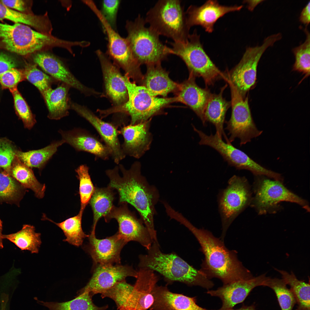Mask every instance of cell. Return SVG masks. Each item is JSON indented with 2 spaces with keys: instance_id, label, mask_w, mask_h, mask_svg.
<instances>
[{
  "instance_id": "obj_22",
  "label": "cell",
  "mask_w": 310,
  "mask_h": 310,
  "mask_svg": "<svg viewBox=\"0 0 310 310\" xmlns=\"http://www.w3.org/2000/svg\"><path fill=\"white\" fill-rule=\"evenodd\" d=\"M34 62L54 78L85 94L98 93L82 84L72 74L62 61L53 55L44 52L35 54Z\"/></svg>"
},
{
  "instance_id": "obj_13",
  "label": "cell",
  "mask_w": 310,
  "mask_h": 310,
  "mask_svg": "<svg viewBox=\"0 0 310 310\" xmlns=\"http://www.w3.org/2000/svg\"><path fill=\"white\" fill-rule=\"evenodd\" d=\"M195 131L200 138V145L208 146L215 149L229 165L239 170H249L256 176H265L274 179L277 178V173L261 166L231 143L224 142L216 133L208 135L197 129Z\"/></svg>"
},
{
  "instance_id": "obj_3",
  "label": "cell",
  "mask_w": 310,
  "mask_h": 310,
  "mask_svg": "<svg viewBox=\"0 0 310 310\" xmlns=\"http://www.w3.org/2000/svg\"><path fill=\"white\" fill-rule=\"evenodd\" d=\"M147 250V254L139 255V268L156 271L170 282H179L208 289L214 286L210 279L200 270L194 268L175 253L162 252L158 242H153Z\"/></svg>"
},
{
  "instance_id": "obj_54",
  "label": "cell",
  "mask_w": 310,
  "mask_h": 310,
  "mask_svg": "<svg viewBox=\"0 0 310 310\" xmlns=\"http://www.w3.org/2000/svg\"><path fill=\"white\" fill-rule=\"evenodd\" d=\"M229 310H256L254 305L245 306L243 305L239 309H233Z\"/></svg>"
},
{
  "instance_id": "obj_4",
  "label": "cell",
  "mask_w": 310,
  "mask_h": 310,
  "mask_svg": "<svg viewBox=\"0 0 310 310\" xmlns=\"http://www.w3.org/2000/svg\"><path fill=\"white\" fill-rule=\"evenodd\" d=\"M128 99L121 104L105 110H98L101 118L111 114L121 113L131 117L130 124L147 121L168 104L176 101L175 97L160 98L154 96L144 86H138L124 76Z\"/></svg>"
},
{
  "instance_id": "obj_36",
  "label": "cell",
  "mask_w": 310,
  "mask_h": 310,
  "mask_svg": "<svg viewBox=\"0 0 310 310\" xmlns=\"http://www.w3.org/2000/svg\"><path fill=\"white\" fill-rule=\"evenodd\" d=\"M83 212L80 210L77 215L60 223L55 222L44 215L43 218L53 222L62 230L66 237L63 241L79 247L82 245L84 239L89 236L84 232L82 228V218Z\"/></svg>"
},
{
  "instance_id": "obj_12",
  "label": "cell",
  "mask_w": 310,
  "mask_h": 310,
  "mask_svg": "<svg viewBox=\"0 0 310 310\" xmlns=\"http://www.w3.org/2000/svg\"><path fill=\"white\" fill-rule=\"evenodd\" d=\"M282 181L267 179H259L254 184V197L250 204L259 214L273 211L282 202L297 204L309 212L307 202L286 188Z\"/></svg>"
},
{
  "instance_id": "obj_30",
  "label": "cell",
  "mask_w": 310,
  "mask_h": 310,
  "mask_svg": "<svg viewBox=\"0 0 310 310\" xmlns=\"http://www.w3.org/2000/svg\"><path fill=\"white\" fill-rule=\"evenodd\" d=\"M70 87L63 83L55 89L51 88L42 95L48 111V117L59 120L69 114L70 108L68 92Z\"/></svg>"
},
{
  "instance_id": "obj_43",
  "label": "cell",
  "mask_w": 310,
  "mask_h": 310,
  "mask_svg": "<svg viewBox=\"0 0 310 310\" xmlns=\"http://www.w3.org/2000/svg\"><path fill=\"white\" fill-rule=\"evenodd\" d=\"M10 92L13 96L17 115L22 121L25 128L30 129L36 123L35 115L17 88Z\"/></svg>"
},
{
  "instance_id": "obj_53",
  "label": "cell",
  "mask_w": 310,
  "mask_h": 310,
  "mask_svg": "<svg viewBox=\"0 0 310 310\" xmlns=\"http://www.w3.org/2000/svg\"><path fill=\"white\" fill-rule=\"evenodd\" d=\"M264 1L262 0H246L243 1L244 3H246L247 7L249 10L252 11L255 7L259 4Z\"/></svg>"
},
{
  "instance_id": "obj_33",
  "label": "cell",
  "mask_w": 310,
  "mask_h": 310,
  "mask_svg": "<svg viewBox=\"0 0 310 310\" xmlns=\"http://www.w3.org/2000/svg\"><path fill=\"white\" fill-rule=\"evenodd\" d=\"M65 142L62 140L55 141L42 148L26 152L16 151V155L23 163L32 168H37L42 170L58 148Z\"/></svg>"
},
{
  "instance_id": "obj_40",
  "label": "cell",
  "mask_w": 310,
  "mask_h": 310,
  "mask_svg": "<svg viewBox=\"0 0 310 310\" xmlns=\"http://www.w3.org/2000/svg\"><path fill=\"white\" fill-rule=\"evenodd\" d=\"M304 30L306 35L305 41L292 50L295 57L293 69L308 76L310 71V34L307 28Z\"/></svg>"
},
{
  "instance_id": "obj_9",
  "label": "cell",
  "mask_w": 310,
  "mask_h": 310,
  "mask_svg": "<svg viewBox=\"0 0 310 310\" xmlns=\"http://www.w3.org/2000/svg\"><path fill=\"white\" fill-rule=\"evenodd\" d=\"M251 199L250 187L246 178L236 175L231 177L227 187L220 193L218 199L222 230L220 239L222 241H224L233 221L250 204Z\"/></svg>"
},
{
  "instance_id": "obj_10",
  "label": "cell",
  "mask_w": 310,
  "mask_h": 310,
  "mask_svg": "<svg viewBox=\"0 0 310 310\" xmlns=\"http://www.w3.org/2000/svg\"><path fill=\"white\" fill-rule=\"evenodd\" d=\"M227 82L230 89L232 111L230 119L226 122L225 129L230 136L229 142L231 143L238 138L241 146L259 136L263 131L257 128L253 121L248 97L243 98L230 83Z\"/></svg>"
},
{
  "instance_id": "obj_26",
  "label": "cell",
  "mask_w": 310,
  "mask_h": 310,
  "mask_svg": "<svg viewBox=\"0 0 310 310\" xmlns=\"http://www.w3.org/2000/svg\"><path fill=\"white\" fill-rule=\"evenodd\" d=\"M131 298L130 308L135 310H147L154 302V289L159 280L152 270L139 268Z\"/></svg>"
},
{
  "instance_id": "obj_7",
  "label": "cell",
  "mask_w": 310,
  "mask_h": 310,
  "mask_svg": "<svg viewBox=\"0 0 310 310\" xmlns=\"http://www.w3.org/2000/svg\"><path fill=\"white\" fill-rule=\"evenodd\" d=\"M171 54L176 55L184 62L195 77H201L206 86L213 85L219 79H225L222 72L212 61L204 50L196 30L190 34L185 42L170 43Z\"/></svg>"
},
{
  "instance_id": "obj_18",
  "label": "cell",
  "mask_w": 310,
  "mask_h": 310,
  "mask_svg": "<svg viewBox=\"0 0 310 310\" xmlns=\"http://www.w3.org/2000/svg\"><path fill=\"white\" fill-rule=\"evenodd\" d=\"M243 7L223 5L216 0L208 1L200 6L191 5L185 11L187 24L190 28L199 25L207 32L212 33L214 24L219 19L228 13L239 11Z\"/></svg>"
},
{
  "instance_id": "obj_45",
  "label": "cell",
  "mask_w": 310,
  "mask_h": 310,
  "mask_svg": "<svg viewBox=\"0 0 310 310\" xmlns=\"http://www.w3.org/2000/svg\"><path fill=\"white\" fill-rule=\"evenodd\" d=\"M4 19L34 27L40 25L39 21L35 16L12 9L0 2V20Z\"/></svg>"
},
{
  "instance_id": "obj_49",
  "label": "cell",
  "mask_w": 310,
  "mask_h": 310,
  "mask_svg": "<svg viewBox=\"0 0 310 310\" xmlns=\"http://www.w3.org/2000/svg\"><path fill=\"white\" fill-rule=\"evenodd\" d=\"M17 63L15 60L11 56L3 52H0V75L7 71L15 68Z\"/></svg>"
},
{
  "instance_id": "obj_42",
  "label": "cell",
  "mask_w": 310,
  "mask_h": 310,
  "mask_svg": "<svg viewBox=\"0 0 310 310\" xmlns=\"http://www.w3.org/2000/svg\"><path fill=\"white\" fill-rule=\"evenodd\" d=\"M134 286L123 280L115 284L112 288L102 294L103 297H108L112 299L119 308H128Z\"/></svg>"
},
{
  "instance_id": "obj_46",
  "label": "cell",
  "mask_w": 310,
  "mask_h": 310,
  "mask_svg": "<svg viewBox=\"0 0 310 310\" xmlns=\"http://www.w3.org/2000/svg\"><path fill=\"white\" fill-rule=\"evenodd\" d=\"M16 151L11 142L5 138H0V168L9 175L11 166Z\"/></svg>"
},
{
  "instance_id": "obj_23",
  "label": "cell",
  "mask_w": 310,
  "mask_h": 310,
  "mask_svg": "<svg viewBox=\"0 0 310 310\" xmlns=\"http://www.w3.org/2000/svg\"><path fill=\"white\" fill-rule=\"evenodd\" d=\"M62 140L76 151H84L94 155L96 158L108 160L111 156L109 148L96 136L81 129L69 131H59Z\"/></svg>"
},
{
  "instance_id": "obj_37",
  "label": "cell",
  "mask_w": 310,
  "mask_h": 310,
  "mask_svg": "<svg viewBox=\"0 0 310 310\" xmlns=\"http://www.w3.org/2000/svg\"><path fill=\"white\" fill-rule=\"evenodd\" d=\"M25 189L10 175L3 171L0 173V202L19 205Z\"/></svg>"
},
{
  "instance_id": "obj_5",
  "label": "cell",
  "mask_w": 310,
  "mask_h": 310,
  "mask_svg": "<svg viewBox=\"0 0 310 310\" xmlns=\"http://www.w3.org/2000/svg\"><path fill=\"white\" fill-rule=\"evenodd\" d=\"M159 36L184 42L190 35L185 11L181 1L160 0L147 12L145 19Z\"/></svg>"
},
{
  "instance_id": "obj_6",
  "label": "cell",
  "mask_w": 310,
  "mask_h": 310,
  "mask_svg": "<svg viewBox=\"0 0 310 310\" xmlns=\"http://www.w3.org/2000/svg\"><path fill=\"white\" fill-rule=\"evenodd\" d=\"M145 19L139 15L133 21H127L126 38L135 59L140 65L160 63L170 54V48L160 41L159 35L146 26Z\"/></svg>"
},
{
  "instance_id": "obj_51",
  "label": "cell",
  "mask_w": 310,
  "mask_h": 310,
  "mask_svg": "<svg viewBox=\"0 0 310 310\" xmlns=\"http://www.w3.org/2000/svg\"><path fill=\"white\" fill-rule=\"evenodd\" d=\"M299 21L302 23L308 25L310 22V2L302 9L299 17Z\"/></svg>"
},
{
  "instance_id": "obj_56",
  "label": "cell",
  "mask_w": 310,
  "mask_h": 310,
  "mask_svg": "<svg viewBox=\"0 0 310 310\" xmlns=\"http://www.w3.org/2000/svg\"></svg>"
},
{
  "instance_id": "obj_52",
  "label": "cell",
  "mask_w": 310,
  "mask_h": 310,
  "mask_svg": "<svg viewBox=\"0 0 310 310\" xmlns=\"http://www.w3.org/2000/svg\"><path fill=\"white\" fill-rule=\"evenodd\" d=\"M9 300L8 294L3 293L0 297V310H6L7 303Z\"/></svg>"
},
{
  "instance_id": "obj_2",
  "label": "cell",
  "mask_w": 310,
  "mask_h": 310,
  "mask_svg": "<svg viewBox=\"0 0 310 310\" xmlns=\"http://www.w3.org/2000/svg\"><path fill=\"white\" fill-rule=\"evenodd\" d=\"M177 221L187 227L199 242L204 256L200 270L209 278H218L226 284L254 277L239 260L237 252L227 248L224 241L209 231L195 227L182 215Z\"/></svg>"
},
{
  "instance_id": "obj_1",
  "label": "cell",
  "mask_w": 310,
  "mask_h": 310,
  "mask_svg": "<svg viewBox=\"0 0 310 310\" xmlns=\"http://www.w3.org/2000/svg\"><path fill=\"white\" fill-rule=\"evenodd\" d=\"M105 173L110 180L108 186L118 193L119 204L128 203L134 207L140 214L153 241H158L154 216L159 194L156 188L150 185L141 174L140 162H135L129 169L119 164Z\"/></svg>"
},
{
  "instance_id": "obj_31",
  "label": "cell",
  "mask_w": 310,
  "mask_h": 310,
  "mask_svg": "<svg viewBox=\"0 0 310 310\" xmlns=\"http://www.w3.org/2000/svg\"><path fill=\"white\" fill-rule=\"evenodd\" d=\"M9 175L25 188L32 190L36 196L42 198L46 186L37 180L31 168L22 162L16 155L11 166Z\"/></svg>"
},
{
  "instance_id": "obj_20",
  "label": "cell",
  "mask_w": 310,
  "mask_h": 310,
  "mask_svg": "<svg viewBox=\"0 0 310 310\" xmlns=\"http://www.w3.org/2000/svg\"><path fill=\"white\" fill-rule=\"evenodd\" d=\"M88 237L89 243L86 249L95 266L120 264V253L127 243L117 233L112 236L99 239L95 232H91Z\"/></svg>"
},
{
  "instance_id": "obj_35",
  "label": "cell",
  "mask_w": 310,
  "mask_h": 310,
  "mask_svg": "<svg viewBox=\"0 0 310 310\" xmlns=\"http://www.w3.org/2000/svg\"><path fill=\"white\" fill-rule=\"evenodd\" d=\"M40 236V233L36 232L34 226L25 224L20 231L9 235H3L2 238L9 240L22 250L37 253L42 243Z\"/></svg>"
},
{
  "instance_id": "obj_29",
  "label": "cell",
  "mask_w": 310,
  "mask_h": 310,
  "mask_svg": "<svg viewBox=\"0 0 310 310\" xmlns=\"http://www.w3.org/2000/svg\"><path fill=\"white\" fill-rule=\"evenodd\" d=\"M147 65L144 86L152 95L165 98L170 92L178 90L179 85L169 78L168 73L161 67L160 63Z\"/></svg>"
},
{
  "instance_id": "obj_28",
  "label": "cell",
  "mask_w": 310,
  "mask_h": 310,
  "mask_svg": "<svg viewBox=\"0 0 310 310\" xmlns=\"http://www.w3.org/2000/svg\"><path fill=\"white\" fill-rule=\"evenodd\" d=\"M226 84L221 89L218 94L211 93L206 104L204 112L206 122H209L215 127L216 133L223 137L226 142L230 143L224 132V125L226 113L231 105L230 101H227L223 96Z\"/></svg>"
},
{
  "instance_id": "obj_25",
  "label": "cell",
  "mask_w": 310,
  "mask_h": 310,
  "mask_svg": "<svg viewBox=\"0 0 310 310\" xmlns=\"http://www.w3.org/2000/svg\"><path fill=\"white\" fill-rule=\"evenodd\" d=\"M96 53L100 63L107 94L117 105L123 104L128 99L124 76L106 54L99 49Z\"/></svg>"
},
{
  "instance_id": "obj_39",
  "label": "cell",
  "mask_w": 310,
  "mask_h": 310,
  "mask_svg": "<svg viewBox=\"0 0 310 310\" xmlns=\"http://www.w3.org/2000/svg\"><path fill=\"white\" fill-rule=\"evenodd\" d=\"M264 286H268L274 292L281 310H292L296 304L294 297L283 279L269 277Z\"/></svg>"
},
{
  "instance_id": "obj_11",
  "label": "cell",
  "mask_w": 310,
  "mask_h": 310,
  "mask_svg": "<svg viewBox=\"0 0 310 310\" xmlns=\"http://www.w3.org/2000/svg\"><path fill=\"white\" fill-rule=\"evenodd\" d=\"M0 39L6 49L22 55L40 50L53 41L50 37L20 23H0Z\"/></svg>"
},
{
  "instance_id": "obj_27",
  "label": "cell",
  "mask_w": 310,
  "mask_h": 310,
  "mask_svg": "<svg viewBox=\"0 0 310 310\" xmlns=\"http://www.w3.org/2000/svg\"><path fill=\"white\" fill-rule=\"evenodd\" d=\"M152 310H211L200 307L195 297L173 292L164 286L156 285L153 291Z\"/></svg>"
},
{
  "instance_id": "obj_55",
  "label": "cell",
  "mask_w": 310,
  "mask_h": 310,
  "mask_svg": "<svg viewBox=\"0 0 310 310\" xmlns=\"http://www.w3.org/2000/svg\"><path fill=\"white\" fill-rule=\"evenodd\" d=\"M2 222L0 219V248H2L3 247V238L2 232Z\"/></svg>"
},
{
  "instance_id": "obj_16",
  "label": "cell",
  "mask_w": 310,
  "mask_h": 310,
  "mask_svg": "<svg viewBox=\"0 0 310 310\" xmlns=\"http://www.w3.org/2000/svg\"><path fill=\"white\" fill-rule=\"evenodd\" d=\"M92 276L82 291L102 294L129 276L136 278L137 271L131 266L118 265L95 266Z\"/></svg>"
},
{
  "instance_id": "obj_44",
  "label": "cell",
  "mask_w": 310,
  "mask_h": 310,
  "mask_svg": "<svg viewBox=\"0 0 310 310\" xmlns=\"http://www.w3.org/2000/svg\"><path fill=\"white\" fill-rule=\"evenodd\" d=\"M23 71L25 79L34 86L42 95L51 88L52 81L51 78L38 69L36 65L28 64Z\"/></svg>"
},
{
  "instance_id": "obj_21",
  "label": "cell",
  "mask_w": 310,
  "mask_h": 310,
  "mask_svg": "<svg viewBox=\"0 0 310 310\" xmlns=\"http://www.w3.org/2000/svg\"><path fill=\"white\" fill-rule=\"evenodd\" d=\"M150 122L149 120L135 125H124L119 130L123 138L121 147L126 156L139 158L149 149L152 141Z\"/></svg>"
},
{
  "instance_id": "obj_41",
  "label": "cell",
  "mask_w": 310,
  "mask_h": 310,
  "mask_svg": "<svg viewBox=\"0 0 310 310\" xmlns=\"http://www.w3.org/2000/svg\"><path fill=\"white\" fill-rule=\"evenodd\" d=\"M89 167L86 164L80 165L75 170L79 180L80 210L83 211L89 202L95 189L89 173Z\"/></svg>"
},
{
  "instance_id": "obj_17",
  "label": "cell",
  "mask_w": 310,
  "mask_h": 310,
  "mask_svg": "<svg viewBox=\"0 0 310 310\" xmlns=\"http://www.w3.org/2000/svg\"><path fill=\"white\" fill-rule=\"evenodd\" d=\"M70 108L87 120L96 130L104 144L110 149L111 157L114 162L119 164L126 156L122 151L119 139L118 127L103 121L84 106L71 102Z\"/></svg>"
},
{
  "instance_id": "obj_48",
  "label": "cell",
  "mask_w": 310,
  "mask_h": 310,
  "mask_svg": "<svg viewBox=\"0 0 310 310\" xmlns=\"http://www.w3.org/2000/svg\"><path fill=\"white\" fill-rule=\"evenodd\" d=\"M120 2L119 0H103L101 10H100L106 22L115 30L117 13Z\"/></svg>"
},
{
  "instance_id": "obj_15",
  "label": "cell",
  "mask_w": 310,
  "mask_h": 310,
  "mask_svg": "<svg viewBox=\"0 0 310 310\" xmlns=\"http://www.w3.org/2000/svg\"><path fill=\"white\" fill-rule=\"evenodd\" d=\"M93 11L101 23L107 36V54L125 70L126 76L133 77L139 71L140 65L134 57L127 40L111 27L97 8H94Z\"/></svg>"
},
{
  "instance_id": "obj_14",
  "label": "cell",
  "mask_w": 310,
  "mask_h": 310,
  "mask_svg": "<svg viewBox=\"0 0 310 310\" xmlns=\"http://www.w3.org/2000/svg\"><path fill=\"white\" fill-rule=\"evenodd\" d=\"M127 204H120L118 207L114 206L105 220L108 222L112 219H115L119 226L117 233L121 238L127 243L131 241L138 242L148 250L153 242L148 231L142 219L137 218L129 210Z\"/></svg>"
},
{
  "instance_id": "obj_32",
  "label": "cell",
  "mask_w": 310,
  "mask_h": 310,
  "mask_svg": "<svg viewBox=\"0 0 310 310\" xmlns=\"http://www.w3.org/2000/svg\"><path fill=\"white\" fill-rule=\"evenodd\" d=\"M113 189L108 186L104 188L95 187L89 202L93 214L91 231H95L98 221L102 217L105 218L114 206V193Z\"/></svg>"
},
{
  "instance_id": "obj_38",
  "label": "cell",
  "mask_w": 310,
  "mask_h": 310,
  "mask_svg": "<svg viewBox=\"0 0 310 310\" xmlns=\"http://www.w3.org/2000/svg\"><path fill=\"white\" fill-rule=\"evenodd\" d=\"M90 295L88 292L82 291L79 295L68 301L40 302L50 310H102L104 308L98 307L94 304Z\"/></svg>"
},
{
  "instance_id": "obj_8",
  "label": "cell",
  "mask_w": 310,
  "mask_h": 310,
  "mask_svg": "<svg viewBox=\"0 0 310 310\" xmlns=\"http://www.w3.org/2000/svg\"><path fill=\"white\" fill-rule=\"evenodd\" d=\"M282 37L280 33L272 34L265 38L261 45L247 48L238 63L225 73V80L230 83L243 98L255 83L257 66L263 54Z\"/></svg>"
},
{
  "instance_id": "obj_19",
  "label": "cell",
  "mask_w": 310,
  "mask_h": 310,
  "mask_svg": "<svg viewBox=\"0 0 310 310\" xmlns=\"http://www.w3.org/2000/svg\"><path fill=\"white\" fill-rule=\"evenodd\" d=\"M269 278L266 274H263L250 279L224 284L216 290H208L207 293L221 299L222 306L218 310H229L237 304L243 301L254 288L264 286L265 282Z\"/></svg>"
},
{
  "instance_id": "obj_47",
  "label": "cell",
  "mask_w": 310,
  "mask_h": 310,
  "mask_svg": "<svg viewBox=\"0 0 310 310\" xmlns=\"http://www.w3.org/2000/svg\"><path fill=\"white\" fill-rule=\"evenodd\" d=\"M25 78L23 70L12 69L0 75V84L3 89L10 91L17 88L18 84Z\"/></svg>"
},
{
  "instance_id": "obj_24",
  "label": "cell",
  "mask_w": 310,
  "mask_h": 310,
  "mask_svg": "<svg viewBox=\"0 0 310 310\" xmlns=\"http://www.w3.org/2000/svg\"><path fill=\"white\" fill-rule=\"evenodd\" d=\"M195 76L190 73L189 78L179 85L176 101L189 106L201 120L204 126L206 125L205 109L211 93L207 88L199 87L195 81Z\"/></svg>"
},
{
  "instance_id": "obj_50",
  "label": "cell",
  "mask_w": 310,
  "mask_h": 310,
  "mask_svg": "<svg viewBox=\"0 0 310 310\" xmlns=\"http://www.w3.org/2000/svg\"><path fill=\"white\" fill-rule=\"evenodd\" d=\"M4 5L15 10L23 13L25 10V3L22 0H0Z\"/></svg>"
},
{
  "instance_id": "obj_34",
  "label": "cell",
  "mask_w": 310,
  "mask_h": 310,
  "mask_svg": "<svg viewBox=\"0 0 310 310\" xmlns=\"http://www.w3.org/2000/svg\"><path fill=\"white\" fill-rule=\"evenodd\" d=\"M281 275L282 278L290 289L295 298L297 305L296 310H310V279L307 283L299 280L292 271L290 273L275 268Z\"/></svg>"
}]
</instances>
